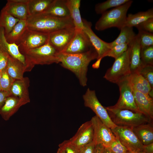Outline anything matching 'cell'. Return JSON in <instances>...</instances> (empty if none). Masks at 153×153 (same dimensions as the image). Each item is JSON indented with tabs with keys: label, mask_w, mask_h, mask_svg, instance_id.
<instances>
[{
	"label": "cell",
	"mask_w": 153,
	"mask_h": 153,
	"mask_svg": "<svg viewBox=\"0 0 153 153\" xmlns=\"http://www.w3.org/2000/svg\"><path fill=\"white\" fill-rule=\"evenodd\" d=\"M98 56L94 47L86 52L78 54H68L58 52V57L60 65L73 72L83 86L87 85V74L90 62Z\"/></svg>",
	"instance_id": "1"
},
{
	"label": "cell",
	"mask_w": 153,
	"mask_h": 153,
	"mask_svg": "<svg viewBox=\"0 0 153 153\" xmlns=\"http://www.w3.org/2000/svg\"><path fill=\"white\" fill-rule=\"evenodd\" d=\"M26 21L28 29L48 34L62 29L75 27L71 17L59 18L44 13L29 16Z\"/></svg>",
	"instance_id": "2"
},
{
	"label": "cell",
	"mask_w": 153,
	"mask_h": 153,
	"mask_svg": "<svg viewBox=\"0 0 153 153\" xmlns=\"http://www.w3.org/2000/svg\"><path fill=\"white\" fill-rule=\"evenodd\" d=\"M58 52L48 42L38 48L24 52L26 72L31 71L36 65H50L60 63Z\"/></svg>",
	"instance_id": "3"
},
{
	"label": "cell",
	"mask_w": 153,
	"mask_h": 153,
	"mask_svg": "<svg viewBox=\"0 0 153 153\" xmlns=\"http://www.w3.org/2000/svg\"><path fill=\"white\" fill-rule=\"evenodd\" d=\"M133 2V1L129 0L123 5L103 13L96 22L95 29L98 31L112 27H116L120 29L124 26L127 12Z\"/></svg>",
	"instance_id": "4"
},
{
	"label": "cell",
	"mask_w": 153,
	"mask_h": 153,
	"mask_svg": "<svg viewBox=\"0 0 153 153\" xmlns=\"http://www.w3.org/2000/svg\"><path fill=\"white\" fill-rule=\"evenodd\" d=\"M112 122L117 126L132 128L153 122L152 120L143 114L128 109H114L105 107Z\"/></svg>",
	"instance_id": "5"
},
{
	"label": "cell",
	"mask_w": 153,
	"mask_h": 153,
	"mask_svg": "<svg viewBox=\"0 0 153 153\" xmlns=\"http://www.w3.org/2000/svg\"><path fill=\"white\" fill-rule=\"evenodd\" d=\"M131 74L129 48L115 59L112 66L107 71L104 78L108 81L117 84Z\"/></svg>",
	"instance_id": "6"
},
{
	"label": "cell",
	"mask_w": 153,
	"mask_h": 153,
	"mask_svg": "<svg viewBox=\"0 0 153 153\" xmlns=\"http://www.w3.org/2000/svg\"><path fill=\"white\" fill-rule=\"evenodd\" d=\"M128 77L117 84L119 89V99L115 105L107 107L108 108L114 109H128L139 112L135 104L132 86Z\"/></svg>",
	"instance_id": "7"
},
{
	"label": "cell",
	"mask_w": 153,
	"mask_h": 153,
	"mask_svg": "<svg viewBox=\"0 0 153 153\" xmlns=\"http://www.w3.org/2000/svg\"><path fill=\"white\" fill-rule=\"evenodd\" d=\"M83 98L85 106L91 109L108 127L112 129L117 126L111 120L105 107L99 101L95 90L88 88Z\"/></svg>",
	"instance_id": "8"
},
{
	"label": "cell",
	"mask_w": 153,
	"mask_h": 153,
	"mask_svg": "<svg viewBox=\"0 0 153 153\" xmlns=\"http://www.w3.org/2000/svg\"><path fill=\"white\" fill-rule=\"evenodd\" d=\"M48 37L49 34L35 31L27 28L16 45L22 54L45 44L48 42Z\"/></svg>",
	"instance_id": "9"
},
{
	"label": "cell",
	"mask_w": 153,
	"mask_h": 153,
	"mask_svg": "<svg viewBox=\"0 0 153 153\" xmlns=\"http://www.w3.org/2000/svg\"><path fill=\"white\" fill-rule=\"evenodd\" d=\"M111 130L116 137L129 150L135 153L142 152L143 145L139 141L131 128L117 126Z\"/></svg>",
	"instance_id": "10"
},
{
	"label": "cell",
	"mask_w": 153,
	"mask_h": 153,
	"mask_svg": "<svg viewBox=\"0 0 153 153\" xmlns=\"http://www.w3.org/2000/svg\"><path fill=\"white\" fill-rule=\"evenodd\" d=\"M90 120L94 130L93 141L95 145L101 144L104 147H109L116 139L111 129L96 115L92 117Z\"/></svg>",
	"instance_id": "11"
},
{
	"label": "cell",
	"mask_w": 153,
	"mask_h": 153,
	"mask_svg": "<svg viewBox=\"0 0 153 153\" xmlns=\"http://www.w3.org/2000/svg\"><path fill=\"white\" fill-rule=\"evenodd\" d=\"M75 31L74 26L59 29L49 34L48 42L58 52H61L69 44Z\"/></svg>",
	"instance_id": "12"
},
{
	"label": "cell",
	"mask_w": 153,
	"mask_h": 153,
	"mask_svg": "<svg viewBox=\"0 0 153 153\" xmlns=\"http://www.w3.org/2000/svg\"><path fill=\"white\" fill-rule=\"evenodd\" d=\"M94 47L88 36L83 30H76L72 39L61 52L68 54H78L88 51Z\"/></svg>",
	"instance_id": "13"
},
{
	"label": "cell",
	"mask_w": 153,
	"mask_h": 153,
	"mask_svg": "<svg viewBox=\"0 0 153 153\" xmlns=\"http://www.w3.org/2000/svg\"><path fill=\"white\" fill-rule=\"evenodd\" d=\"M82 21L84 26L83 30L88 36L97 54V61L95 62L100 64L102 59L111 49L109 43L103 41L95 34L92 29L91 22L84 19H82Z\"/></svg>",
	"instance_id": "14"
},
{
	"label": "cell",
	"mask_w": 153,
	"mask_h": 153,
	"mask_svg": "<svg viewBox=\"0 0 153 153\" xmlns=\"http://www.w3.org/2000/svg\"><path fill=\"white\" fill-rule=\"evenodd\" d=\"M93 137V128L90 120L82 124L75 135L69 140L80 149L92 141Z\"/></svg>",
	"instance_id": "15"
},
{
	"label": "cell",
	"mask_w": 153,
	"mask_h": 153,
	"mask_svg": "<svg viewBox=\"0 0 153 153\" xmlns=\"http://www.w3.org/2000/svg\"><path fill=\"white\" fill-rule=\"evenodd\" d=\"M29 0H8L2 9L15 18L26 20L29 16L27 3Z\"/></svg>",
	"instance_id": "16"
},
{
	"label": "cell",
	"mask_w": 153,
	"mask_h": 153,
	"mask_svg": "<svg viewBox=\"0 0 153 153\" xmlns=\"http://www.w3.org/2000/svg\"><path fill=\"white\" fill-rule=\"evenodd\" d=\"M132 88L135 102L138 111L153 120V98L149 95L143 94Z\"/></svg>",
	"instance_id": "17"
},
{
	"label": "cell",
	"mask_w": 153,
	"mask_h": 153,
	"mask_svg": "<svg viewBox=\"0 0 153 153\" xmlns=\"http://www.w3.org/2000/svg\"><path fill=\"white\" fill-rule=\"evenodd\" d=\"M129 62L131 74L139 73L142 66L141 59V47L139 38L137 34L129 44Z\"/></svg>",
	"instance_id": "18"
},
{
	"label": "cell",
	"mask_w": 153,
	"mask_h": 153,
	"mask_svg": "<svg viewBox=\"0 0 153 153\" xmlns=\"http://www.w3.org/2000/svg\"><path fill=\"white\" fill-rule=\"evenodd\" d=\"M29 82L27 77L15 80L10 91L12 95L19 98L25 104L30 102L29 92Z\"/></svg>",
	"instance_id": "19"
},
{
	"label": "cell",
	"mask_w": 153,
	"mask_h": 153,
	"mask_svg": "<svg viewBox=\"0 0 153 153\" xmlns=\"http://www.w3.org/2000/svg\"><path fill=\"white\" fill-rule=\"evenodd\" d=\"M24 105L22 101L11 94L0 108V115L4 120H8L20 107Z\"/></svg>",
	"instance_id": "20"
},
{
	"label": "cell",
	"mask_w": 153,
	"mask_h": 153,
	"mask_svg": "<svg viewBox=\"0 0 153 153\" xmlns=\"http://www.w3.org/2000/svg\"><path fill=\"white\" fill-rule=\"evenodd\" d=\"M134 133L143 145L153 143V122L131 128Z\"/></svg>",
	"instance_id": "21"
},
{
	"label": "cell",
	"mask_w": 153,
	"mask_h": 153,
	"mask_svg": "<svg viewBox=\"0 0 153 153\" xmlns=\"http://www.w3.org/2000/svg\"><path fill=\"white\" fill-rule=\"evenodd\" d=\"M129 80L132 87L137 90L143 94H148L153 97V89L148 82L138 73L131 74Z\"/></svg>",
	"instance_id": "22"
},
{
	"label": "cell",
	"mask_w": 153,
	"mask_h": 153,
	"mask_svg": "<svg viewBox=\"0 0 153 153\" xmlns=\"http://www.w3.org/2000/svg\"><path fill=\"white\" fill-rule=\"evenodd\" d=\"M6 69L8 74L15 80L23 78L24 73L26 72V65L11 56L8 59Z\"/></svg>",
	"instance_id": "23"
},
{
	"label": "cell",
	"mask_w": 153,
	"mask_h": 153,
	"mask_svg": "<svg viewBox=\"0 0 153 153\" xmlns=\"http://www.w3.org/2000/svg\"><path fill=\"white\" fill-rule=\"evenodd\" d=\"M80 0H67L66 3L69 9L76 30H83L84 26L80 13Z\"/></svg>",
	"instance_id": "24"
},
{
	"label": "cell",
	"mask_w": 153,
	"mask_h": 153,
	"mask_svg": "<svg viewBox=\"0 0 153 153\" xmlns=\"http://www.w3.org/2000/svg\"><path fill=\"white\" fill-rule=\"evenodd\" d=\"M44 13L59 18L71 17L66 0H54L49 8Z\"/></svg>",
	"instance_id": "25"
},
{
	"label": "cell",
	"mask_w": 153,
	"mask_h": 153,
	"mask_svg": "<svg viewBox=\"0 0 153 153\" xmlns=\"http://www.w3.org/2000/svg\"><path fill=\"white\" fill-rule=\"evenodd\" d=\"M152 18H153L152 8L145 11L140 12L134 14H129L124 26L136 27L142 22Z\"/></svg>",
	"instance_id": "26"
},
{
	"label": "cell",
	"mask_w": 153,
	"mask_h": 153,
	"mask_svg": "<svg viewBox=\"0 0 153 153\" xmlns=\"http://www.w3.org/2000/svg\"><path fill=\"white\" fill-rule=\"evenodd\" d=\"M54 0H29L28 9L29 16L45 13Z\"/></svg>",
	"instance_id": "27"
},
{
	"label": "cell",
	"mask_w": 153,
	"mask_h": 153,
	"mask_svg": "<svg viewBox=\"0 0 153 153\" xmlns=\"http://www.w3.org/2000/svg\"><path fill=\"white\" fill-rule=\"evenodd\" d=\"M27 28L26 20H20L14 26L11 31L5 35L8 42L17 44Z\"/></svg>",
	"instance_id": "28"
},
{
	"label": "cell",
	"mask_w": 153,
	"mask_h": 153,
	"mask_svg": "<svg viewBox=\"0 0 153 153\" xmlns=\"http://www.w3.org/2000/svg\"><path fill=\"white\" fill-rule=\"evenodd\" d=\"M120 33L117 38L113 41L109 43L110 49L116 45L122 44H128L134 39L136 35L133 27L124 26L121 28Z\"/></svg>",
	"instance_id": "29"
},
{
	"label": "cell",
	"mask_w": 153,
	"mask_h": 153,
	"mask_svg": "<svg viewBox=\"0 0 153 153\" xmlns=\"http://www.w3.org/2000/svg\"><path fill=\"white\" fill-rule=\"evenodd\" d=\"M20 20L2 9L0 13V26L4 29L5 35L9 33Z\"/></svg>",
	"instance_id": "30"
},
{
	"label": "cell",
	"mask_w": 153,
	"mask_h": 153,
	"mask_svg": "<svg viewBox=\"0 0 153 153\" xmlns=\"http://www.w3.org/2000/svg\"><path fill=\"white\" fill-rule=\"evenodd\" d=\"M129 0H108L96 4L95 7L97 14H102L110 8H113L128 2Z\"/></svg>",
	"instance_id": "31"
},
{
	"label": "cell",
	"mask_w": 153,
	"mask_h": 153,
	"mask_svg": "<svg viewBox=\"0 0 153 153\" xmlns=\"http://www.w3.org/2000/svg\"><path fill=\"white\" fill-rule=\"evenodd\" d=\"M140 55L142 65H153V46L141 48Z\"/></svg>",
	"instance_id": "32"
},
{
	"label": "cell",
	"mask_w": 153,
	"mask_h": 153,
	"mask_svg": "<svg viewBox=\"0 0 153 153\" xmlns=\"http://www.w3.org/2000/svg\"><path fill=\"white\" fill-rule=\"evenodd\" d=\"M14 80H15L8 74L6 68L2 71L0 79V84L2 90L10 92L11 88Z\"/></svg>",
	"instance_id": "33"
},
{
	"label": "cell",
	"mask_w": 153,
	"mask_h": 153,
	"mask_svg": "<svg viewBox=\"0 0 153 153\" xmlns=\"http://www.w3.org/2000/svg\"><path fill=\"white\" fill-rule=\"evenodd\" d=\"M137 34L139 38L141 48L153 46V33L142 30H138Z\"/></svg>",
	"instance_id": "34"
},
{
	"label": "cell",
	"mask_w": 153,
	"mask_h": 153,
	"mask_svg": "<svg viewBox=\"0 0 153 153\" xmlns=\"http://www.w3.org/2000/svg\"><path fill=\"white\" fill-rule=\"evenodd\" d=\"M128 47L129 45L127 44L116 45L110 49L105 55V57H110L115 59L127 51Z\"/></svg>",
	"instance_id": "35"
},
{
	"label": "cell",
	"mask_w": 153,
	"mask_h": 153,
	"mask_svg": "<svg viewBox=\"0 0 153 153\" xmlns=\"http://www.w3.org/2000/svg\"><path fill=\"white\" fill-rule=\"evenodd\" d=\"M138 73L146 80L153 89V65H142Z\"/></svg>",
	"instance_id": "36"
},
{
	"label": "cell",
	"mask_w": 153,
	"mask_h": 153,
	"mask_svg": "<svg viewBox=\"0 0 153 153\" xmlns=\"http://www.w3.org/2000/svg\"><path fill=\"white\" fill-rule=\"evenodd\" d=\"M108 148L114 153H127L128 150L116 137Z\"/></svg>",
	"instance_id": "37"
},
{
	"label": "cell",
	"mask_w": 153,
	"mask_h": 153,
	"mask_svg": "<svg viewBox=\"0 0 153 153\" xmlns=\"http://www.w3.org/2000/svg\"><path fill=\"white\" fill-rule=\"evenodd\" d=\"M63 148L66 153H80V149L72 144L69 140H65L59 145Z\"/></svg>",
	"instance_id": "38"
},
{
	"label": "cell",
	"mask_w": 153,
	"mask_h": 153,
	"mask_svg": "<svg viewBox=\"0 0 153 153\" xmlns=\"http://www.w3.org/2000/svg\"><path fill=\"white\" fill-rule=\"evenodd\" d=\"M138 30H142L153 33V18L149 19L142 22L136 27Z\"/></svg>",
	"instance_id": "39"
},
{
	"label": "cell",
	"mask_w": 153,
	"mask_h": 153,
	"mask_svg": "<svg viewBox=\"0 0 153 153\" xmlns=\"http://www.w3.org/2000/svg\"><path fill=\"white\" fill-rule=\"evenodd\" d=\"M95 145L92 141L82 147L80 149V153H94Z\"/></svg>",
	"instance_id": "40"
},
{
	"label": "cell",
	"mask_w": 153,
	"mask_h": 153,
	"mask_svg": "<svg viewBox=\"0 0 153 153\" xmlns=\"http://www.w3.org/2000/svg\"><path fill=\"white\" fill-rule=\"evenodd\" d=\"M10 95V92L2 90L0 91V108L4 103L7 98Z\"/></svg>",
	"instance_id": "41"
},
{
	"label": "cell",
	"mask_w": 153,
	"mask_h": 153,
	"mask_svg": "<svg viewBox=\"0 0 153 153\" xmlns=\"http://www.w3.org/2000/svg\"><path fill=\"white\" fill-rule=\"evenodd\" d=\"M142 152L143 153H153V143L147 145H143Z\"/></svg>",
	"instance_id": "42"
},
{
	"label": "cell",
	"mask_w": 153,
	"mask_h": 153,
	"mask_svg": "<svg viewBox=\"0 0 153 153\" xmlns=\"http://www.w3.org/2000/svg\"><path fill=\"white\" fill-rule=\"evenodd\" d=\"M104 147L101 144L95 145L94 153H103Z\"/></svg>",
	"instance_id": "43"
},
{
	"label": "cell",
	"mask_w": 153,
	"mask_h": 153,
	"mask_svg": "<svg viewBox=\"0 0 153 153\" xmlns=\"http://www.w3.org/2000/svg\"><path fill=\"white\" fill-rule=\"evenodd\" d=\"M103 153H114L108 147H104Z\"/></svg>",
	"instance_id": "44"
},
{
	"label": "cell",
	"mask_w": 153,
	"mask_h": 153,
	"mask_svg": "<svg viewBox=\"0 0 153 153\" xmlns=\"http://www.w3.org/2000/svg\"><path fill=\"white\" fill-rule=\"evenodd\" d=\"M57 153H66V152L63 148L59 147Z\"/></svg>",
	"instance_id": "45"
},
{
	"label": "cell",
	"mask_w": 153,
	"mask_h": 153,
	"mask_svg": "<svg viewBox=\"0 0 153 153\" xmlns=\"http://www.w3.org/2000/svg\"><path fill=\"white\" fill-rule=\"evenodd\" d=\"M127 153H135L129 150H128Z\"/></svg>",
	"instance_id": "46"
},
{
	"label": "cell",
	"mask_w": 153,
	"mask_h": 153,
	"mask_svg": "<svg viewBox=\"0 0 153 153\" xmlns=\"http://www.w3.org/2000/svg\"><path fill=\"white\" fill-rule=\"evenodd\" d=\"M1 75H2V71L0 70V79L1 77Z\"/></svg>",
	"instance_id": "47"
},
{
	"label": "cell",
	"mask_w": 153,
	"mask_h": 153,
	"mask_svg": "<svg viewBox=\"0 0 153 153\" xmlns=\"http://www.w3.org/2000/svg\"><path fill=\"white\" fill-rule=\"evenodd\" d=\"M1 90H2L1 88V85L0 84V91H1Z\"/></svg>",
	"instance_id": "48"
},
{
	"label": "cell",
	"mask_w": 153,
	"mask_h": 153,
	"mask_svg": "<svg viewBox=\"0 0 153 153\" xmlns=\"http://www.w3.org/2000/svg\"><path fill=\"white\" fill-rule=\"evenodd\" d=\"M137 153H143L142 152H139Z\"/></svg>",
	"instance_id": "49"
}]
</instances>
